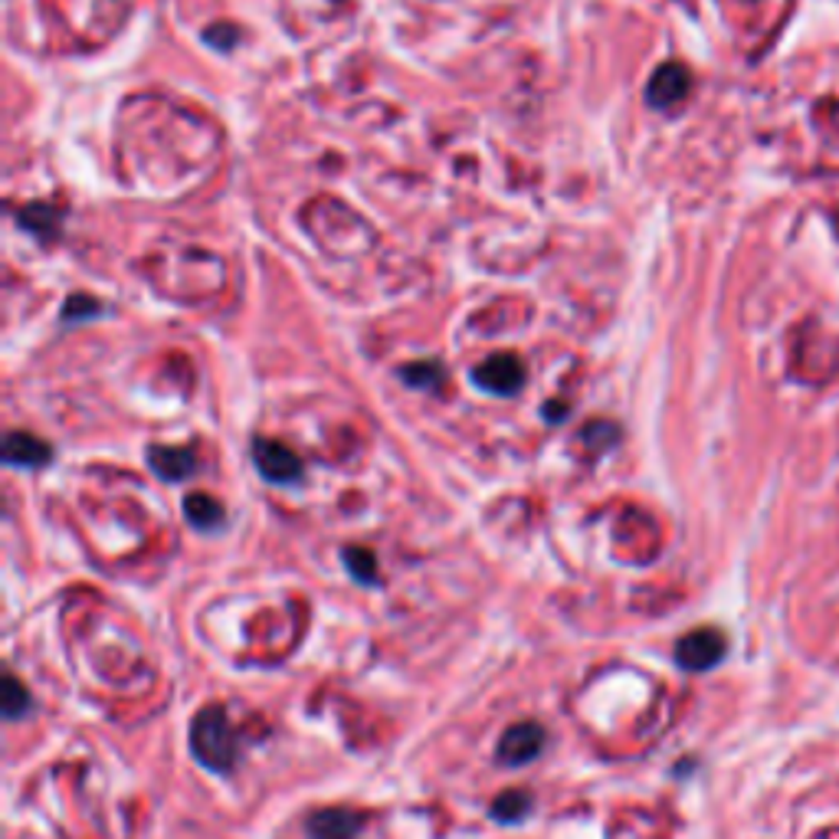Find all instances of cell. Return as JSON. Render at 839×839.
Returning <instances> with one entry per match:
<instances>
[{
	"label": "cell",
	"instance_id": "cell-1",
	"mask_svg": "<svg viewBox=\"0 0 839 839\" xmlns=\"http://www.w3.org/2000/svg\"><path fill=\"white\" fill-rule=\"evenodd\" d=\"M190 748L194 755L200 757L204 767L224 774L234 767L237 760V738H234V728L227 722V712L220 705H207L194 725H190Z\"/></svg>",
	"mask_w": 839,
	"mask_h": 839
},
{
	"label": "cell",
	"instance_id": "cell-2",
	"mask_svg": "<svg viewBox=\"0 0 839 839\" xmlns=\"http://www.w3.org/2000/svg\"><path fill=\"white\" fill-rule=\"evenodd\" d=\"M728 653V640L715 626H698L675 643V663L688 672L715 670Z\"/></svg>",
	"mask_w": 839,
	"mask_h": 839
},
{
	"label": "cell",
	"instance_id": "cell-3",
	"mask_svg": "<svg viewBox=\"0 0 839 839\" xmlns=\"http://www.w3.org/2000/svg\"><path fill=\"white\" fill-rule=\"evenodd\" d=\"M541 752H545V728L538 722H518L505 728L496 757L505 767H521V764H531Z\"/></svg>",
	"mask_w": 839,
	"mask_h": 839
},
{
	"label": "cell",
	"instance_id": "cell-4",
	"mask_svg": "<svg viewBox=\"0 0 839 839\" xmlns=\"http://www.w3.org/2000/svg\"><path fill=\"white\" fill-rule=\"evenodd\" d=\"M252 456H256L259 473H262L269 483H292V479L302 476L299 456H296L289 446L276 443V439H259V443L252 446Z\"/></svg>",
	"mask_w": 839,
	"mask_h": 839
},
{
	"label": "cell",
	"instance_id": "cell-5",
	"mask_svg": "<svg viewBox=\"0 0 839 839\" xmlns=\"http://www.w3.org/2000/svg\"><path fill=\"white\" fill-rule=\"evenodd\" d=\"M364 827V817L348 807H329L309 817L305 833L309 839H354Z\"/></svg>",
	"mask_w": 839,
	"mask_h": 839
},
{
	"label": "cell",
	"instance_id": "cell-6",
	"mask_svg": "<svg viewBox=\"0 0 839 839\" xmlns=\"http://www.w3.org/2000/svg\"><path fill=\"white\" fill-rule=\"evenodd\" d=\"M525 381V364L515 354H496L476 367V384L493 394H515Z\"/></svg>",
	"mask_w": 839,
	"mask_h": 839
},
{
	"label": "cell",
	"instance_id": "cell-7",
	"mask_svg": "<svg viewBox=\"0 0 839 839\" xmlns=\"http://www.w3.org/2000/svg\"><path fill=\"white\" fill-rule=\"evenodd\" d=\"M688 83H692V80H688V73H685L679 63H666V66H660L656 76L650 80V102L660 105V108H670L679 99H685Z\"/></svg>",
	"mask_w": 839,
	"mask_h": 839
},
{
	"label": "cell",
	"instance_id": "cell-8",
	"mask_svg": "<svg viewBox=\"0 0 839 839\" xmlns=\"http://www.w3.org/2000/svg\"><path fill=\"white\" fill-rule=\"evenodd\" d=\"M3 456L13 466H43L50 459V449L30 433H10L7 446H3Z\"/></svg>",
	"mask_w": 839,
	"mask_h": 839
},
{
	"label": "cell",
	"instance_id": "cell-9",
	"mask_svg": "<svg viewBox=\"0 0 839 839\" xmlns=\"http://www.w3.org/2000/svg\"><path fill=\"white\" fill-rule=\"evenodd\" d=\"M152 466L162 479L177 483L194 473V456L184 449H152Z\"/></svg>",
	"mask_w": 839,
	"mask_h": 839
},
{
	"label": "cell",
	"instance_id": "cell-10",
	"mask_svg": "<svg viewBox=\"0 0 839 839\" xmlns=\"http://www.w3.org/2000/svg\"><path fill=\"white\" fill-rule=\"evenodd\" d=\"M535 807V797L528 790H505L493 800V817L499 824H518L528 817V810Z\"/></svg>",
	"mask_w": 839,
	"mask_h": 839
},
{
	"label": "cell",
	"instance_id": "cell-11",
	"mask_svg": "<svg viewBox=\"0 0 839 839\" xmlns=\"http://www.w3.org/2000/svg\"><path fill=\"white\" fill-rule=\"evenodd\" d=\"M184 515L197 528H217V525H224V505L217 503V499H210V496H200V493L187 496Z\"/></svg>",
	"mask_w": 839,
	"mask_h": 839
},
{
	"label": "cell",
	"instance_id": "cell-12",
	"mask_svg": "<svg viewBox=\"0 0 839 839\" xmlns=\"http://www.w3.org/2000/svg\"><path fill=\"white\" fill-rule=\"evenodd\" d=\"M27 705H30L27 688H23L13 675H7V679H3V715H7V718H20V715L27 712Z\"/></svg>",
	"mask_w": 839,
	"mask_h": 839
},
{
	"label": "cell",
	"instance_id": "cell-13",
	"mask_svg": "<svg viewBox=\"0 0 839 839\" xmlns=\"http://www.w3.org/2000/svg\"><path fill=\"white\" fill-rule=\"evenodd\" d=\"M344 561H348V571H351L358 581H374V578H377V574H374V558H371L367 551L351 548V551L344 555Z\"/></svg>",
	"mask_w": 839,
	"mask_h": 839
}]
</instances>
